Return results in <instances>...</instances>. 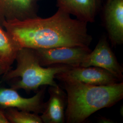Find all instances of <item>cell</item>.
<instances>
[{
	"mask_svg": "<svg viewBox=\"0 0 123 123\" xmlns=\"http://www.w3.org/2000/svg\"><path fill=\"white\" fill-rule=\"evenodd\" d=\"M87 23L61 9L49 18L38 16L3 22V26L20 49H48L59 47H87L92 41Z\"/></svg>",
	"mask_w": 123,
	"mask_h": 123,
	"instance_id": "cell-1",
	"label": "cell"
},
{
	"mask_svg": "<svg viewBox=\"0 0 123 123\" xmlns=\"http://www.w3.org/2000/svg\"><path fill=\"white\" fill-rule=\"evenodd\" d=\"M67 95L65 121L82 123L102 109L110 108L123 98V82L96 86L85 84L61 73L56 75Z\"/></svg>",
	"mask_w": 123,
	"mask_h": 123,
	"instance_id": "cell-2",
	"label": "cell"
},
{
	"mask_svg": "<svg viewBox=\"0 0 123 123\" xmlns=\"http://www.w3.org/2000/svg\"><path fill=\"white\" fill-rule=\"evenodd\" d=\"M15 60L16 68L10 69L3 75V80L9 81L20 78L10 84L11 87L17 90L23 89L26 92L37 91L43 86H57L58 85L55 81L56 75L71 68L66 65L43 67L40 65L34 50L26 48L18 51Z\"/></svg>",
	"mask_w": 123,
	"mask_h": 123,
	"instance_id": "cell-3",
	"label": "cell"
},
{
	"mask_svg": "<svg viewBox=\"0 0 123 123\" xmlns=\"http://www.w3.org/2000/svg\"><path fill=\"white\" fill-rule=\"evenodd\" d=\"M33 49L40 65L43 67L56 65L80 66L84 58L92 51L89 47L80 46Z\"/></svg>",
	"mask_w": 123,
	"mask_h": 123,
	"instance_id": "cell-4",
	"label": "cell"
},
{
	"mask_svg": "<svg viewBox=\"0 0 123 123\" xmlns=\"http://www.w3.org/2000/svg\"><path fill=\"white\" fill-rule=\"evenodd\" d=\"M80 66L100 67L109 71L120 81L123 79V68L119 63L105 36L101 37L95 49L85 57Z\"/></svg>",
	"mask_w": 123,
	"mask_h": 123,
	"instance_id": "cell-5",
	"label": "cell"
},
{
	"mask_svg": "<svg viewBox=\"0 0 123 123\" xmlns=\"http://www.w3.org/2000/svg\"><path fill=\"white\" fill-rule=\"evenodd\" d=\"M47 86H42L34 96L29 98L22 97L13 88L0 87V107L3 109L15 108L37 114H42L44 110L43 99Z\"/></svg>",
	"mask_w": 123,
	"mask_h": 123,
	"instance_id": "cell-6",
	"label": "cell"
},
{
	"mask_svg": "<svg viewBox=\"0 0 123 123\" xmlns=\"http://www.w3.org/2000/svg\"><path fill=\"white\" fill-rule=\"evenodd\" d=\"M104 18L109 38L113 46L123 43V0H107Z\"/></svg>",
	"mask_w": 123,
	"mask_h": 123,
	"instance_id": "cell-7",
	"label": "cell"
},
{
	"mask_svg": "<svg viewBox=\"0 0 123 123\" xmlns=\"http://www.w3.org/2000/svg\"><path fill=\"white\" fill-rule=\"evenodd\" d=\"M62 74L85 84L96 86L108 85L121 82L109 71L95 66L71 67Z\"/></svg>",
	"mask_w": 123,
	"mask_h": 123,
	"instance_id": "cell-8",
	"label": "cell"
},
{
	"mask_svg": "<svg viewBox=\"0 0 123 123\" xmlns=\"http://www.w3.org/2000/svg\"><path fill=\"white\" fill-rule=\"evenodd\" d=\"M39 0H0V26L9 20L37 17Z\"/></svg>",
	"mask_w": 123,
	"mask_h": 123,
	"instance_id": "cell-9",
	"label": "cell"
},
{
	"mask_svg": "<svg viewBox=\"0 0 123 123\" xmlns=\"http://www.w3.org/2000/svg\"><path fill=\"white\" fill-rule=\"evenodd\" d=\"M49 98L45 103L44 110L40 116L44 123H64L65 122L67 95L59 85L49 87Z\"/></svg>",
	"mask_w": 123,
	"mask_h": 123,
	"instance_id": "cell-10",
	"label": "cell"
},
{
	"mask_svg": "<svg viewBox=\"0 0 123 123\" xmlns=\"http://www.w3.org/2000/svg\"><path fill=\"white\" fill-rule=\"evenodd\" d=\"M58 8L88 23L95 21L100 0H56Z\"/></svg>",
	"mask_w": 123,
	"mask_h": 123,
	"instance_id": "cell-11",
	"label": "cell"
},
{
	"mask_svg": "<svg viewBox=\"0 0 123 123\" xmlns=\"http://www.w3.org/2000/svg\"><path fill=\"white\" fill-rule=\"evenodd\" d=\"M20 49L9 33L0 26V68L6 72L11 69Z\"/></svg>",
	"mask_w": 123,
	"mask_h": 123,
	"instance_id": "cell-12",
	"label": "cell"
},
{
	"mask_svg": "<svg viewBox=\"0 0 123 123\" xmlns=\"http://www.w3.org/2000/svg\"><path fill=\"white\" fill-rule=\"evenodd\" d=\"M4 114L9 123H43L42 119L38 114L15 108L4 109Z\"/></svg>",
	"mask_w": 123,
	"mask_h": 123,
	"instance_id": "cell-13",
	"label": "cell"
},
{
	"mask_svg": "<svg viewBox=\"0 0 123 123\" xmlns=\"http://www.w3.org/2000/svg\"><path fill=\"white\" fill-rule=\"evenodd\" d=\"M0 123H9L4 114V109L0 107Z\"/></svg>",
	"mask_w": 123,
	"mask_h": 123,
	"instance_id": "cell-14",
	"label": "cell"
},
{
	"mask_svg": "<svg viewBox=\"0 0 123 123\" xmlns=\"http://www.w3.org/2000/svg\"><path fill=\"white\" fill-rule=\"evenodd\" d=\"M100 123H113V122H111L112 121H111L110 119H107L105 118H103L102 117L100 119V120H99Z\"/></svg>",
	"mask_w": 123,
	"mask_h": 123,
	"instance_id": "cell-15",
	"label": "cell"
},
{
	"mask_svg": "<svg viewBox=\"0 0 123 123\" xmlns=\"http://www.w3.org/2000/svg\"><path fill=\"white\" fill-rule=\"evenodd\" d=\"M6 73V71L4 69L0 68V76Z\"/></svg>",
	"mask_w": 123,
	"mask_h": 123,
	"instance_id": "cell-16",
	"label": "cell"
}]
</instances>
